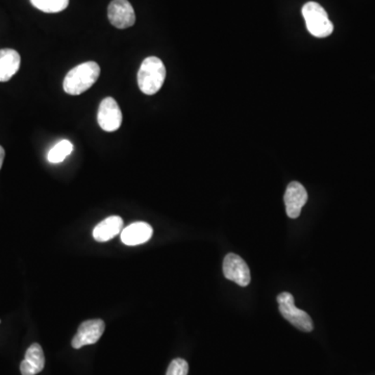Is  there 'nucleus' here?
Wrapping results in <instances>:
<instances>
[{
    "instance_id": "f3484780",
    "label": "nucleus",
    "mask_w": 375,
    "mask_h": 375,
    "mask_svg": "<svg viewBox=\"0 0 375 375\" xmlns=\"http://www.w3.org/2000/svg\"><path fill=\"white\" fill-rule=\"evenodd\" d=\"M4 157H6V152H4V147L0 146V169H1L2 164H4Z\"/></svg>"
},
{
    "instance_id": "7ed1b4c3",
    "label": "nucleus",
    "mask_w": 375,
    "mask_h": 375,
    "mask_svg": "<svg viewBox=\"0 0 375 375\" xmlns=\"http://www.w3.org/2000/svg\"><path fill=\"white\" fill-rule=\"evenodd\" d=\"M303 16L307 25L308 31L316 38H327L334 31V25L329 20L324 8L317 4L310 1L303 8Z\"/></svg>"
},
{
    "instance_id": "0eeeda50",
    "label": "nucleus",
    "mask_w": 375,
    "mask_h": 375,
    "mask_svg": "<svg viewBox=\"0 0 375 375\" xmlns=\"http://www.w3.org/2000/svg\"><path fill=\"white\" fill-rule=\"evenodd\" d=\"M110 22L119 29L133 27L136 22L135 11L129 0H113L107 8Z\"/></svg>"
},
{
    "instance_id": "f03ea898",
    "label": "nucleus",
    "mask_w": 375,
    "mask_h": 375,
    "mask_svg": "<svg viewBox=\"0 0 375 375\" xmlns=\"http://www.w3.org/2000/svg\"><path fill=\"white\" fill-rule=\"evenodd\" d=\"M166 79L164 63L157 57L146 58L138 72V86L146 95H154L163 87Z\"/></svg>"
},
{
    "instance_id": "1a4fd4ad",
    "label": "nucleus",
    "mask_w": 375,
    "mask_h": 375,
    "mask_svg": "<svg viewBox=\"0 0 375 375\" xmlns=\"http://www.w3.org/2000/svg\"><path fill=\"white\" fill-rule=\"evenodd\" d=\"M284 200V204H286L287 215L291 219H296L301 215V209L307 204V190L301 183H290L287 187Z\"/></svg>"
},
{
    "instance_id": "2eb2a0df",
    "label": "nucleus",
    "mask_w": 375,
    "mask_h": 375,
    "mask_svg": "<svg viewBox=\"0 0 375 375\" xmlns=\"http://www.w3.org/2000/svg\"><path fill=\"white\" fill-rule=\"evenodd\" d=\"M32 6L44 13H59L67 8L69 0H31Z\"/></svg>"
},
{
    "instance_id": "423d86ee",
    "label": "nucleus",
    "mask_w": 375,
    "mask_h": 375,
    "mask_svg": "<svg viewBox=\"0 0 375 375\" xmlns=\"http://www.w3.org/2000/svg\"><path fill=\"white\" fill-rule=\"evenodd\" d=\"M223 275L225 279L246 287L251 281L249 265L238 254H228L223 260Z\"/></svg>"
},
{
    "instance_id": "dca6fc26",
    "label": "nucleus",
    "mask_w": 375,
    "mask_h": 375,
    "mask_svg": "<svg viewBox=\"0 0 375 375\" xmlns=\"http://www.w3.org/2000/svg\"><path fill=\"white\" fill-rule=\"evenodd\" d=\"M189 364L184 359H174L170 363L166 375H188Z\"/></svg>"
},
{
    "instance_id": "6e6552de",
    "label": "nucleus",
    "mask_w": 375,
    "mask_h": 375,
    "mask_svg": "<svg viewBox=\"0 0 375 375\" xmlns=\"http://www.w3.org/2000/svg\"><path fill=\"white\" fill-rule=\"evenodd\" d=\"M105 324L101 319H92L87 320L79 325L77 335L72 339V347L75 349L81 348L86 345L96 343L103 331H105Z\"/></svg>"
},
{
    "instance_id": "f257e3e1",
    "label": "nucleus",
    "mask_w": 375,
    "mask_h": 375,
    "mask_svg": "<svg viewBox=\"0 0 375 375\" xmlns=\"http://www.w3.org/2000/svg\"><path fill=\"white\" fill-rule=\"evenodd\" d=\"M99 75H100V67L97 63H83L67 73L63 87L67 94H83L96 83Z\"/></svg>"
},
{
    "instance_id": "f8f14e48",
    "label": "nucleus",
    "mask_w": 375,
    "mask_h": 375,
    "mask_svg": "<svg viewBox=\"0 0 375 375\" xmlns=\"http://www.w3.org/2000/svg\"><path fill=\"white\" fill-rule=\"evenodd\" d=\"M122 230H124V220L121 217L110 216L95 226L93 238L97 242H107L115 238Z\"/></svg>"
},
{
    "instance_id": "39448f33",
    "label": "nucleus",
    "mask_w": 375,
    "mask_h": 375,
    "mask_svg": "<svg viewBox=\"0 0 375 375\" xmlns=\"http://www.w3.org/2000/svg\"><path fill=\"white\" fill-rule=\"evenodd\" d=\"M99 126L107 133L117 131L122 124V112L115 99L107 97L99 105L97 115Z\"/></svg>"
},
{
    "instance_id": "ddd939ff",
    "label": "nucleus",
    "mask_w": 375,
    "mask_h": 375,
    "mask_svg": "<svg viewBox=\"0 0 375 375\" xmlns=\"http://www.w3.org/2000/svg\"><path fill=\"white\" fill-rule=\"evenodd\" d=\"M20 55L14 49L0 51V81H8L20 68Z\"/></svg>"
},
{
    "instance_id": "4468645a",
    "label": "nucleus",
    "mask_w": 375,
    "mask_h": 375,
    "mask_svg": "<svg viewBox=\"0 0 375 375\" xmlns=\"http://www.w3.org/2000/svg\"><path fill=\"white\" fill-rule=\"evenodd\" d=\"M72 152L73 144L68 140H62L51 148L47 159L53 164L61 163L69 154H72Z\"/></svg>"
},
{
    "instance_id": "20e7f679",
    "label": "nucleus",
    "mask_w": 375,
    "mask_h": 375,
    "mask_svg": "<svg viewBox=\"0 0 375 375\" xmlns=\"http://www.w3.org/2000/svg\"><path fill=\"white\" fill-rule=\"evenodd\" d=\"M279 312L286 320L294 325L299 331L310 333L314 329L310 315L303 310L295 307L294 297L288 292H282L277 296Z\"/></svg>"
},
{
    "instance_id": "9b49d317",
    "label": "nucleus",
    "mask_w": 375,
    "mask_h": 375,
    "mask_svg": "<svg viewBox=\"0 0 375 375\" xmlns=\"http://www.w3.org/2000/svg\"><path fill=\"white\" fill-rule=\"evenodd\" d=\"M45 366V357L42 347L38 343H34L29 347L25 353V360L20 365L22 375H36L40 374Z\"/></svg>"
},
{
    "instance_id": "9d476101",
    "label": "nucleus",
    "mask_w": 375,
    "mask_h": 375,
    "mask_svg": "<svg viewBox=\"0 0 375 375\" xmlns=\"http://www.w3.org/2000/svg\"><path fill=\"white\" fill-rule=\"evenodd\" d=\"M152 226L146 222H135L122 230L121 241L129 246L144 244L152 237Z\"/></svg>"
}]
</instances>
